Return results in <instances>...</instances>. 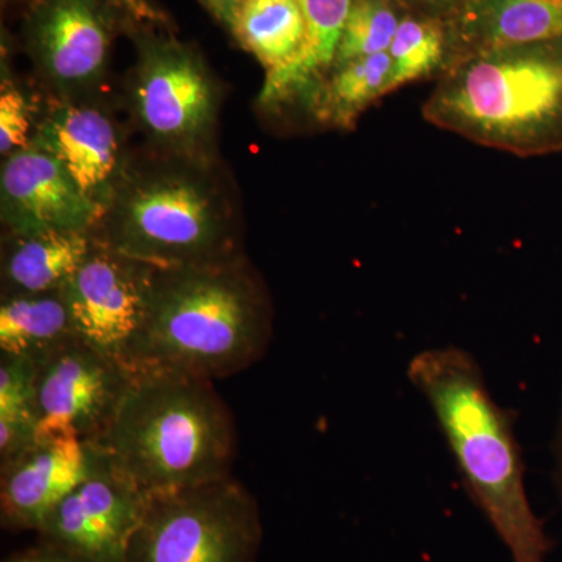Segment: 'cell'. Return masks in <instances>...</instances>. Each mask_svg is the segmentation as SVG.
Returning <instances> with one entry per match:
<instances>
[{
	"label": "cell",
	"instance_id": "6da1fadb",
	"mask_svg": "<svg viewBox=\"0 0 562 562\" xmlns=\"http://www.w3.org/2000/svg\"><path fill=\"white\" fill-rule=\"evenodd\" d=\"M95 241L154 268L244 257L241 195L222 158L180 157L140 146L91 232Z\"/></svg>",
	"mask_w": 562,
	"mask_h": 562
},
{
	"label": "cell",
	"instance_id": "7a4b0ae2",
	"mask_svg": "<svg viewBox=\"0 0 562 562\" xmlns=\"http://www.w3.org/2000/svg\"><path fill=\"white\" fill-rule=\"evenodd\" d=\"M406 375L431 406L465 490L513 562H547L554 542L525 487L516 414L494 401L475 357L454 346L422 350Z\"/></svg>",
	"mask_w": 562,
	"mask_h": 562
},
{
	"label": "cell",
	"instance_id": "3957f363",
	"mask_svg": "<svg viewBox=\"0 0 562 562\" xmlns=\"http://www.w3.org/2000/svg\"><path fill=\"white\" fill-rule=\"evenodd\" d=\"M272 328L271 294L247 255L216 265L154 268L131 371L227 379L265 357Z\"/></svg>",
	"mask_w": 562,
	"mask_h": 562
},
{
	"label": "cell",
	"instance_id": "277c9868",
	"mask_svg": "<svg viewBox=\"0 0 562 562\" xmlns=\"http://www.w3.org/2000/svg\"><path fill=\"white\" fill-rule=\"evenodd\" d=\"M91 446L144 495L166 494L232 476L236 427L210 380L138 369Z\"/></svg>",
	"mask_w": 562,
	"mask_h": 562
},
{
	"label": "cell",
	"instance_id": "5b68a950",
	"mask_svg": "<svg viewBox=\"0 0 562 562\" xmlns=\"http://www.w3.org/2000/svg\"><path fill=\"white\" fill-rule=\"evenodd\" d=\"M424 120L516 157L562 151V43L480 52L452 63Z\"/></svg>",
	"mask_w": 562,
	"mask_h": 562
},
{
	"label": "cell",
	"instance_id": "8992f818",
	"mask_svg": "<svg viewBox=\"0 0 562 562\" xmlns=\"http://www.w3.org/2000/svg\"><path fill=\"white\" fill-rule=\"evenodd\" d=\"M131 38L135 63L122 103L143 146L180 157L220 158L225 88L205 55L169 24H140Z\"/></svg>",
	"mask_w": 562,
	"mask_h": 562
},
{
	"label": "cell",
	"instance_id": "52a82bcc",
	"mask_svg": "<svg viewBox=\"0 0 562 562\" xmlns=\"http://www.w3.org/2000/svg\"><path fill=\"white\" fill-rule=\"evenodd\" d=\"M20 43L52 101L105 94L111 54L140 24H169L147 0H22Z\"/></svg>",
	"mask_w": 562,
	"mask_h": 562
},
{
	"label": "cell",
	"instance_id": "ba28073f",
	"mask_svg": "<svg viewBox=\"0 0 562 562\" xmlns=\"http://www.w3.org/2000/svg\"><path fill=\"white\" fill-rule=\"evenodd\" d=\"M257 498L235 479L147 495L125 562H258Z\"/></svg>",
	"mask_w": 562,
	"mask_h": 562
},
{
	"label": "cell",
	"instance_id": "9c48e42d",
	"mask_svg": "<svg viewBox=\"0 0 562 562\" xmlns=\"http://www.w3.org/2000/svg\"><path fill=\"white\" fill-rule=\"evenodd\" d=\"M151 273L154 266L94 239L61 288L77 338L128 371L146 319Z\"/></svg>",
	"mask_w": 562,
	"mask_h": 562
},
{
	"label": "cell",
	"instance_id": "30bf717a",
	"mask_svg": "<svg viewBox=\"0 0 562 562\" xmlns=\"http://www.w3.org/2000/svg\"><path fill=\"white\" fill-rule=\"evenodd\" d=\"M131 131L106 92L70 101L47 99L31 146L60 161L81 192L103 211L135 154Z\"/></svg>",
	"mask_w": 562,
	"mask_h": 562
},
{
	"label": "cell",
	"instance_id": "8fae6325",
	"mask_svg": "<svg viewBox=\"0 0 562 562\" xmlns=\"http://www.w3.org/2000/svg\"><path fill=\"white\" fill-rule=\"evenodd\" d=\"M131 371L77 336L36 360L38 439L94 442L105 430Z\"/></svg>",
	"mask_w": 562,
	"mask_h": 562
},
{
	"label": "cell",
	"instance_id": "7c38bea8",
	"mask_svg": "<svg viewBox=\"0 0 562 562\" xmlns=\"http://www.w3.org/2000/svg\"><path fill=\"white\" fill-rule=\"evenodd\" d=\"M146 502L103 458L99 471L52 509L40 535L83 562H125Z\"/></svg>",
	"mask_w": 562,
	"mask_h": 562
},
{
	"label": "cell",
	"instance_id": "4fadbf2b",
	"mask_svg": "<svg viewBox=\"0 0 562 562\" xmlns=\"http://www.w3.org/2000/svg\"><path fill=\"white\" fill-rule=\"evenodd\" d=\"M102 210L47 151L25 147L2 158L0 221L3 233L94 231Z\"/></svg>",
	"mask_w": 562,
	"mask_h": 562
},
{
	"label": "cell",
	"instance_id": "5bb4252c",
	"mask_svg": "<svg viewBox=\"0 0 562 562\" xmlns=\"http://www.w3.org/2000/svg\"><path fill=\"white\" fill-rule=\"evenodd\" d=\"M103 457L77 438L38 439L2 464L0 512L9 530L38 531L52 509L90 479Z\"/></svg>",
	"mask_w": 562,
	"mask_h": 562
},
{
	"label": "cell",
	"instance_id": "9a60e30c",
	"mask_svg": "<svg viewBox=\"0 0 562 562\" xmlns=\"http://www.w3.org/2000/svg\"><path fill=\"white\" fill-rule=\"evenodd\" d=\"M446 24L449 68L480 52L562 43V0H469Z\"/></svg>",
	"mask_w": 562,
	"mask_h": 562
},
{
	"label": "cell",
	"instance_id": "2e32d148",
	"mask_svg": "<svg viewBox=\"0 0 562 562\" xmlns=\"http://www.w3.org/2000/svg\"><path fill=\"white\" fill-rule=\"evenodd\" d=\"M353 0H302L305 46L288 68L265 77L257 103L268 113L301 111L314 88L335 65L336 52Z\"/></svg>",
	"mask_w": 562,
	"mask_h": 562
},
{
	"label": "cell",
	"instance_id": "e0dca14e",
	"mask_svg": "<svg viewBox=\"0 0 562 562\" xmlns=\"http://www.w3.org/2000/svg\"><path fill=\"white\" fill-rule=\"evenodd\" d=\"M92 233H3L2 297L60 291L91 250Z\"/></svg>",
	"mask_w": 562,
	"mask_h": 562
},
{
	"label": "cell",
	"instance_id": "ac0fdd59",
	"mask_svg": "<svg viewBox=\"0 0 562 562\" xmlns=\"http://www.w3.org/2000/svg\"><path fill=\"white\" fill-rule=\"evenodd\" d=\"M394 92L390 54L338 63L314 88L301 111L313 124L349 132L373 103Z\"/></svg>",
	"mask_w": 562,
	"mask_h": 562
},
{
	"label": "cell",
	"instance_id": "d6986e66",
	"mask_svg": "<svg viewBox=\"0 0 562 562\" xmlns=\"http://www.w3.org/2000/svg\"><path fill=\"white\" fill-rule=\"evenodd\" d=\"M228 33L257 58L266 77L280 72L305 46L302 0H244Z\"/></svg>",
	"mask_w": 562,
	"mask_h": 562
},
{
	"label": "cell",
	"instance_id": "ffe728a7",
	"mask_svg": "<svg viewBox=\"0 0 562 562\" xmlns=\"http://www.w3.org/2000/svg\"><path fill=\"white\" fill-rule=\"evenodd\" d=\"M74 336L76 331L61 290L2 297L0 353L40 360Z\"/></svg>",
	"mask_w": 562,
	"mask_h": 562
},
{
	"label": "cell",
	"instance_id": "44dd1931",
	"mask_svg": "<svg viewBox=\"0 0 562 562\" xmlns=\"http://www.w3.org/2000/svg\"><path fill=\"white\" fill-rule=\"evenodd\" d=\"M2 355V353H0ZM36 360L0 357V460H13L36 441Z\"/></svg>",
	"mask_w": 562,
	"mask_h": 562
},
{
	"label": "cell",
	"instance_id": "7402d4cb",
	"mask_svg": "<svg viewBox=\"0 0 562 562\" xmlns=\"http://www.w3.org/2000/svg\"><path fill=\"white\" fill-rule=\"evenodd\" d=\"M387 54L392 61L394 91L414 81L439 79L449 65L446 21L408 11Z\"/></svg>",
	"mask_w": 562,
	"mask_h": 562
},
{
	"label": "cell",
	"instance_id": "603a6c76",
	"mask_svg": "<svg viewBox=\"0 0 562 562\" xmlns=\"http://www.w3.org/2000/svg\"><path fill=\"white\" fill-rule=\"evenodd\" d=\"M406 13L408 10L401 0H353L336 52L335 65L390 50L395 32Z\"/></svg>",
	"mask_w": 562,
	"mask_h": 562
},
{
	"label": "cell",
	"instance_id": "cb8c5ba5",
	"mask_svg": "<svg viewBox=\"0 0 562 562\" xmlns=\"http://www.w3.org/2000/svg\"><path fill=\"white\" fill-rule=\"evenodd\" d=\"M11 36L2 35V81H0V155L31 146L43 106L20 80L10 65Z\"/></svg>",
	"mask_w": 562,
	"mask_h": 562
},
{
	"label": "cell",
	"instance_id": "d4e9b609",
	"mask_svg": "<svg viewBox=\"0 0 562 562\" xmlns=\"http://www.w3.org/2000/svg\"><path fill=\"white\" fill-rule=\"evenodd\" d=\"M409 13L424 14L436 20L450 21L457 16L469 0H401Z\"/></svg>",
	"mask_w": 562,
	"mask_h": 562
},
{
	"label": "cell",
	"instance_id": "484cf974",
	"mask_svg": "<svg viewBox=\"0 0 562 562\" xmlns=\"http://www.w3.org/2000/svg\"><path fill=\"white\" fill-rule=\"evenodd\" d=\"M3 562H83L79 558L74 557L72 553L66 552L65 549L58 547L57 543L46 541L43 539L40 546L33 549L25 550V552L13 554L9 560Z\"/></svg>",
	"mask_w": 562,
	"mask_h": 562
},
{
	"label": "cell",
	"instance_id": "4316f807",
	"mask_svg": "<svg viewBox=\"0 0 562 562\" xmlns=\"http://www.w3.org/2000/svg\"><path fill=\"white\" fill-rule=\"evenodd\" d=\"M199 3L220 22L225 31L231 32L233 21L244 0H199Z\"/></svg>",
	"mask_w": 562,
	"mask_h": 562
},
{
	"label": "cell",
	"instance_id": "83f0119b",
	"mask_svg": "<svg viewBox=\"0 0 562 562\" xmlns=\"http://www.w3.org/2000/svg\"><path fill=\"white\" fill-rule=\"evenodd\" d=\"M553 471L552 480L558 498L562 503V402L558 414L557 428H554L552 441Z\"/></svg>",
	"mask_w": 562,
	"mask_h": 562
}]
</instances>
